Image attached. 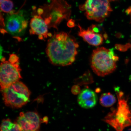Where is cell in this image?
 <instances>
[{
    "instance_id": "6da1fadb",
    "label": "cell",
    "mask_w": 131,
    "mask_h": 131,
    "mask_svg": "<svg viewBox=\"0 0 131 131\" xmlns=\"http://www.w3.org/2000/svg\"><path fill=\"white\" fill-rule=\"evenodd\" d=\"M79 46L73 37L66 32H60L49 40L46 53L49 61L53 64L67 66L75 61Z\"/></svg>"
},
{
    "instance_id": "5bb4252c",
    "label": "cell",
    "mask_w": 131,
    "mask_h": 131,
    "mask_svg": "<svg viewBox=\"0 0 131 131\" xmlns=\"http://www.w3.org/2000/svg\"><path fill=\"white\" fill-rule=\"evenodd\" d=\"M1 131H22L19 126L15 122L13 123L10 119H4L1 123Z\"/></svg>"
},
{
    "instance_id": "9a60e30c",
    "label": "cell",
    "mask_w": 131,
    "mask_h": 131,
    "mask_svg": "<svg viewBox=\"0 0 131 131\" xmlns=\"http://www.w3.org/2000/svg\"><path fill=\"white\" fill-rule=\"evenodd\" d=\"M1 10L2 12L9 13L12 10L14 4L11 0H0Z\"/></svg>"
},
{
    "instance_id": "7a4b0ae2",
    "label": "cell",
    "mask_w": 131,
    "mask_h": 131,
    "mask_svg": "<svg viewBox=\"0 0 131 131\" xmlns=\"http://www.w3.org/2000/svg\"><path fill=\"white\" fill-rule=\"evenodd\" d=\"M119 57L115 55L112 49L99 47L93 50L91 65L94 72L98 76L103 77L112 73L116 69V62Z\"/></svg>"
},
{
    "instance_id": "e0dca14e",
    "label": "cell",
    "mask_w": 131,
    "mask_h": 131,
    "mask_svg": "<svg viewBox=\"0 0 131 131\" xmlns=\"http://www.w3.org/2000/svg\"><path fill=\"white\" fill-rule=\"evenodd\" d=\"M127 13H131V8L130 9H128L127 10Z\"/></svg>"
},
{
    "instance_id": "5b68a950",
    "label": "cell",
    "mask_w": 131,
    "mask_h": 131,
    "mask_svg": "<svg viewBox=\"0 0 131 131\" xmlns=\"http://www.w3.org/2000/svg\"><path fill=\"white\" fill-rule=\"evenodd\" d=\"M19 57L14 54L10 56L9 60H3L0 67V83L3 90L16 82L21 77Z\"/></svg>"
},
{
    "instance_id": "ac0fdd59",
    "label": "cell",
    "mask_w": 131,
    "mask_h": 131,
    "mask_svg": "<svg viewBox=\"0 0 131 131\" xmlns=\"http://www.w3.org/2000/svg\"><path fill=\"white\" fill-rule=\"evenodd\" d=\"M110 1H116V0H109Z\"/></svg>"
},
{
    "instance_id": "3957f363",
    "label": "cell",
    "mask_w": 131,
    "mask_h": 131,
    "mask_svg": "<svg viewBox=\"0 0 131 131\" xmlns=\"http://www.w3.org/2000/svg\"><path fill=\"white\" fill-rule=\"evenodd\" d=\"M116 90L118 101L117 108L109 113L104 121L116 131H123L125 127L131 125V112L127 101L122 97L123 93Z\"/></svg>"
},
{
    "instance_id": "9c48e42d",
    "label": "cell",
    "mask_w": 131,
    "mask_h": 131,
    "mask_svg": "<svg viewBox=\"0 0 131 131\" xmlns=\"http://www.w3.org/2000/svg\"><path fill=\"white\" fill-rule=\"evenodd\" d=\"M40 119L37 113L21 112L16 122L22 131H37L40 126Z\"/></svg>"
},
{
    "instance_id": "52a82bcc",
    "label": "cell",
    "mask_w": 131,
    "mask_h": 131,
    "mask_svg": "<svg viewBox=\"0 0 131 131\" xmlns=\"http://www.w3.org/2000/svg\"><path fill=\"white\" fill-rule=\"evenodd\" d=\"M42 7L46 16L45 20L48 25L51 22L58 24L63 19L69 18L71 6L64 0H53L51 4L45 5Z\"/></svg>"
},
{
    "instance_id": "44dd1931",
    "label": "cell",
    "mask_w": 131,
    "mask_h": 131,
    "mask_svg": "<svg viewBox=\"0 0 131 131\" xmlns=\"http://www.w3.org/2000/svg\"></svg>"
},
{
    "instance_id": "ffe728a7",
    "label": "cell",
    "mask_w": 131,
    "mask_h": 131,
    "mask_svg": "<svg viewBox=\"0 0 131 131\" xmlns=\"http://www.w3.org/2000/svg\"><path fill=\"white\" fill-rule=\"evenodd\" d=\"M50 1H53V0H50Z\"/></svg>"
},
{
    "instance_id": "4fadbf2b",
    "label": "cell",
    "mask_w": 131,
    "mask_h": 131,
    "mask_svg": "<svg viewBox=\"0 0 131 131\" xmlns=\"http://www.w3.org/2000/svg\"><path fill=\"white\" fill-rule=\"evenodd\" d=\"M116 99L113 95L110 93H104L101 95L100 99V104L104 107H111L115 104Z\"/></svg>"
},
{
    "instance_id": "7c38bea8",
    "label": "cell",
    "mask_w": 131,
    "mask_h": 131,
    "mask_svg": "<svg viewBox=\"0 0 131 131\" xmlns=\"http://www.w3.org/2000/svg\"><path fill=\"white\" fill-rule=\"evenodd\" d=\"M78 103L84 109L91 108L96 105L97 101V95L94 92L86 88L82 90L79 94Z\"/></svg>"
},
{
    "instance_id": "2e32d148",
    "label": "cell",
    "mask_w": 131,
    "mask_h": 131,
    "mask_svg": "<svg viewBox=\"0 0 131 131\" xmlns=\"http://www.w3.org/2000/svg\"><path fill=\"white\" fill-rule=\"evenodd\" d=\"M67 24H68V27H70L72 28L74 27L75 25V21L73 19H70L68 21Z\"/></svg>"
},
{
    "instance_id": "277c9868",
    "label": "cell",
    "mask_w": 131,
    "mask_h": 131,
    "mask_svg": "<svg viewBox=\"0 0 131 131\" xmlns=\"http://www.w3.org/2000/svg\"><path fill=\"white\" fill-rule=\"evenodd\" d=\"M3 100L7 106L20 108L28 102L30 92L27 86L18 81L1 90Z\"/></svg>"
},
{
    "instance_id": "8992f818",
    "label": "cell",
    "mask_w": 131,
    "mask_h": 131,
    "mask_svg": "<svg viewBox=\"0 0 131 131\" xmlns=\"http://www.w3.org/2000/svg\"><path fill=\"white\" fill-rule=\"evenodd\" d=\"M109 0H86L80 6L88 19L102 22L112 11Z\"/></svg>"
},
{
    "instance_id": "8fae6325",
    "label": "cell",
    "mask_w": 131,
    "mask_h": 131,
    "mask_svg": "<svg viewBox=\"0 0 131 131\" xmlns=\"http://www.w3.org/2000/svg\"><path fill=\"white\" fill-rule=\"evenodd\" d=\"M78 27L79 28L78 35L85 41L94 46L100 45L103 43L104 38L102 34L95 32L91 27L86 30L83 28L79 24Z\"/></svg>"
},
{
    "instance_id": "ba28073f",
    "label": "cell",
    "mask_w": 131,
    "mask_h": 131,
    "mask_svg": "<svg viewBox=\"0 0 131 131\" xmlns=\"http://www.w3.org/2000/svg\"><path fill=\"white\" fill-rule=\"evenodd\" d=\"M27 24L22 12H16L12 10L6 16L5 25L6 30L10 34L20 36L24 33Z\"/></svg>"
},
{
    "instance_id": "d6986e66",
    "label": "cell",
    "mask_w": 131,
    "mask_h": 131,
    "mask_svg": "<svg viewBox=\"0 0 131 131\" xmlns=\"http://www.w3.org/2000/svg\"><path fill=\"white\" fill-rule=\"evenodd\" d=\"M127 131H131V130H128Z\"/></svg>"
},
{
    "instance_id": "30bf717a",
    "label": "cell",
    "mask_w": 131,
    "mask_h": 131,
    "mask_svg": "<svg viewBox=\"0 0 131 131\" xmlns=\"http://www.w3.org/2000/svg\"><path fill=\"white\" fill-rule=\"evenodd\" d=\"M30 24L31 34H36L41 39L47 37L48 24L40 15H34L31 19Z\"/></svg>"
}]
</instances>
